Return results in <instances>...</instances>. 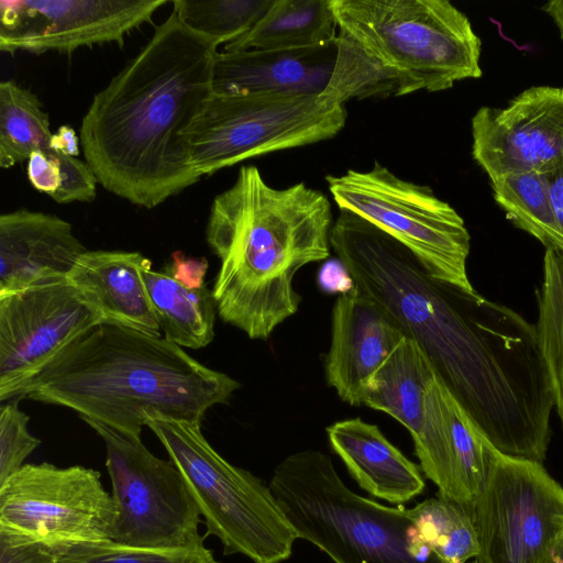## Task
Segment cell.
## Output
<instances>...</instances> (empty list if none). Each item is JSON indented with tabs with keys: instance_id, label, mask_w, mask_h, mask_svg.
Wrapping results in <instances>:
<instances>
[{
	"instance_id": "obj_1",
	"label": "cell",
	"mask_w": 563,
	"mask_h": 563,
	"mask_svg": "<svg viewBox=\"0 0 563 563\" xmlns=\"http://www.w3.org/2000/svg\"><path fill=\"white\" fill-rule=\"evenodd\" d=\"M330 245L354 285L420 345L484 434L510 429L538 404L548 372L534 324L432 277L410 250L350 211L340 210Z\"/></svg>"
},
{
	"instance_id": "obj_2",
	"label": "cell",
	"mask_w": 563,
	"mask_h": 563,
	"mask_svg": "<svg viewBox=\"0 0 563 563\" xmlns=\"http://www.w3.org/2000/svg\"><path fill=\"white\" fill-rule=\"evenodd\" d=\"M218 46L172 11L95 95L79 139L86 163L104 189L152 209L200 179L187 132L212 95Z\"/></svg>"
},
{
	"instance_id": "obj_3",
	"label": "cell",
	"mask_w": 563,
	"mask_h": 563,
	"mask_svg": "<svg viewBox=\"0 0 563 563\" xmlns=\"http://www.w3.org/2000/svg\"><path fill=\"white\" fill-rule=\"evenodd\" d=\"M331 229L323 192L305 183L277 189L256 166H242L214 197L206 228L220 261L211 290L220 318L251 339H268L298 311V271L329 257Z\"/></svg>"
},
{
	"instance_id": "obj_4",
	"label": "cell",
	"mask_w": 563,
	"mask_h": 563,
	"mask_svg": "<svg viewBox=\"0 0 563 563\" xmlns=\"http://www.w3.org/2000/svg\"><path fill=\"white\" fill-rule=\"evenodd\" d=\"M240 386L165 336L103 323L63 351L21 398L141 437L145 413L201 422Z\"/></svg>"
},
{
	"instance_id": "obj_5",
	"label": "cell",
	"mask_w": 563,
	"mask_h": 563,
	"mask_svg": "<svg viewBox=\"0 0 563 563\" xmlns=\"http://www.w3.org/2000/svg\"><path fill=\"white\" fill-rule=\"evenodd\" d=\"M338 33L332 77L319 99L438 92L479 78L482 43L448 0H330Z\"/></svg>"
},
{
	"instance_id": "obj_6",
	"label": "cell",
	"mask_w": 563,
	"mask_h": 563,
	"mask_svg": "<svg viewBox=\"0 0 563 563\" xmlns=\"http://www.w3.org/2000/svg\"><path fill=\"white\" fill-rule=\"evenodd\" d=\"M268 486L298 539L334 563H440L407 516L350 489L319 450L289 454Z\"/></svg>"
},
{
	"instance_id": "obj_7",
	"label": "cell",
	"mask_w": 563,
	"mask_h": 563,
	"mask_svg": "<svg viewBox=\"0 0 563 563\" xmlns=\"http://www.w3.org/2000/svg\"><path fill=\"white\" fill-rule=\"evenodd\" d=\"M147 426L183 474L206 525L224 555L253 563H282L290 558L296 532L268 484L220 455L207 441L201 422L145 413Z\"/></svg>"
},
{
	"instance_id": "obj_8",
	"label": "cell",
	"mask_w": 563,
	"mask_h": 563,
	"mask_svg": "<svg viewBox=\"0 0 563 563\" xmlns=\"http://www.w3.org/2000/svg\"><path fill=\"white\" fill-rule=\"evenodd\" d=\"M347 119L345 106L319 96L212 93L187 132L199 177L258 155L330 140Z\"/></svg>"
},
{
	"instance_id": "obj_9",
	"label": "cell",
	"mask_w": 563,
	"mask_h": 563,
	"mask_svg": "<svg viewBox=\"0 0 563 563\" xmlns=\"http://www.w3.org/2000/svg\"><path fill=\"white\" fill-rule=\"evenodd\" d=\"M340 210L385 231L420 261L429 274L465 291L471 236L463 218L430 187L405 180L374 162L366 172L325 177Z\"/></svg>"
},
{
	"instance_id": "obj_10",
	"label": "cell",
	"mask_w": 563,
	"mask_h": 563,
	"mask_svg": "<svg viewBox=\"0 0 563 563\" xmlns=\"http://www.w3.org/2000/svg\"><path fill=\"white\" fill-rule=\"evenodd\" d=\"M103 440L118 515L111 541L135 548L199 542V509L178 467L151 453L141 437L82 419Z\"/></svg>"
},
{
	"instance_id": "obj_11",
	"label": "cell",
	"mask_w": 563,
	"mask_h": 563,
	"mask_svg": "<svg viewBox=\"0 0 563 563\" xmlns=\"http://www.w3.org/2000/svg\"><path fill=\"white\" fill-rule=\"evenodd\" d=\"M118 508L100 473L24 464L0 485V532L48 547L111 539Z\"/></svg>"
},
{
	"instance_id": "obj_12",
	"label": "cell",
	"mask_w": 563,
	"mask_h": 563,
	"mask_svg": "<svg viewBox=\"0 0 563 563\" xmlns=\"http://www.w3.org/2000/svg\"><path fill=\"white\" fill-rule=\"evenodd\" d=\"M471 512L476 563H543L563 532V487L542 463L498 453Z\"/></svg>"
},
{
	"instance_id": "obj_13",
	"label": "cell",
	"mask_w": 563,
	"mask_h": 563,
	"mask_svg": "<svg viewBox=\"0 0 563 563\" xmlns=\"http://www.w3.org/2000/svg\"><path fill=\"white\" fill-rule=\"evenodd\" d=\"M102 317L67 279L0 297V400L27 386Z\"/></svg>"
},
{
	"instance_id": "obj_14",
	"label": "cell",
	"mask_w": 563,
	"mask_h": 563,
	"mask_svg": "<svg viewBox=\"0 0 563 563\" xmlns=\"http://www.w3.org/2000/svg\"><path fill=\"white\" fill-rule=\"evenodd\" d=\"M166 0H1L0 49L71 54L114 43L152 21Z\"/></svg>"
},
{
	"instance_id": "obj_15",
	"label": "cell",
	"mask_w": 563,
	"mask_h": 563,
	"mask_svg": "<svg viewBox=\"0 0 563 563\" xmlns=\"http://www.w3.org/2000/svg\"><path fill=\"white\" fill-rule=\"evenodd\" d=\"M472 140L473 158L489 179L554 170L563 164V88L530 87L504 108H479Z\"/></svg>"
},
{
	"instance_id": "obj_16",
	"label": "cell",
	"mask_w": 563,
	"mask_h": 563,
	"mask_svg": "<svg viewBox=\"0 0 563 563\" xmlns=\"http://www.w3.org/2000/svg\"><path fill=\"white\" fill-rule=\"evenodd\" d=\"M412 441L419 466L438 494L449 499L467 495L473 505L499 452L438 374L426 390L422 424Z\"/></svg>"
},
{
	"instance_id": "obj_17",
	"label": "cell",
	"mask_w": 563,
	"mask_h": 563,
	"mask_svg": "<svg viewBox=\"0 0 563 563\" xmlns=\"http://www.w3.org/2000/svg\"><path fill=\"white\" fill-rule=\"evenodd\" d=\"M406 338L386 310L354 285L332 307L330 347L324 360L328 385L342 401L363 406L365 383Z\"/></svg>"
},
{
	"instance_id": "obj_18",
	"label": "cell",
	"mask_w": 563,
	"mask_h": 563,
	"mask_svg": "<svg viewBox=\"0 0 563 563\" xmlns=\"http://www.w3.org/2000/svg\"><path fill=\"white\" fill-rule=\"evenodd\" d=\"M86 251L66 220L19 209L0 216V297L67 279Z\"/></svg>"
},
{
	"instance_id": "obj_19",
	"label": "cell",
	"mask_w": 563,
	"mask_h": 563,
	"mask_svg": "<svg viewBox=\"0 0 563 563\" xmlns=\"http://www.w3.org/2000/svg\"><path fill=\"white\" fill-rule=\"evenodd\" d=\"M336 55L338 38L299 49L218 53L212 93L320 96L330 82Z\"/></svg>"
},
{
	"instance_id": "obj_20",
	"label": "cell",
	"mask_w": 563,
	"mask_h": 563,
	"mask_svg": "<svg viewBox=\"0 0 563 563\" xmlns=\"http://www.w3.org/2000/svg\"><path fill=\"white\" fill-rule=\"evenodd\" d=\"M150 264L140 252L86 250L67 280L97 309L104 324L158 336L161 328L143 279Z\"/></svg>"
},
{
	"instance_id": "obj_21",
	"label": "cell",
	"mask_w": 563,
	"mask_h": 563,
	"mask_svg": "<svg viewBox=\"0 0 563 563\" xmlns=\"http://www.w3.org/2000/svg\"><path fill=\"white\" fill-rule=\"evenodd\" d=\"M333 452L351 477L371 496L401 506L426 488L423 473L396 448L376 424L361 418L327 427Z\"/></svg>"
},
{
	"instance_id": "obj_22",
	"label": "cell",
	"mask_w": 563,
	"mask_h": 563,
	"mask_svg": "<svg viewBox=\"0 0 563 563\" xmlns=\"http://www.w3.org/2000/svg\"><path fill=\"white\" fill-rule=\"evenodd\" d=\"M435 375L424 351L407 336L365 383L362 405L391 416L413 438L422 424L426 390Z\"/></svg>"
},
{
	"instance_id": "obj_23",
	"label": "cell",
	"mask_w": 563,
	"mask_h": 563,
	"mask_svg": "<svg viewBox=\"0 0 563 563\" xmlns=\"http://www.w3.org/2000/svg\"><path fill=\"white\" fill-rule=\"evenodd\" d=\"M336 29L330 0H273L246 33L224 45V52L321 46L336 38Z\"/></svg>"
},
{
	"instance_id": "obj_24",
	"label": "cell",
	"mask_w": 563,
	"mask_h": 563,
	"mask_svg": "<svg viewBox=\"0 0 563 563\" xmlns=\"http://www.w3.org/2000/svg\"><path fill=\"white\" fill-rule=\"evenodd\" d=\"M143 279L156 320L168 341L196 350L212 342L218 311L207 286L187 288L166 271H153L152 264L143 269Z\"/></svg>"
},
{
	"instance_id": "obj_25",
	"label": "cell",
	"mask_w": 563,
	"mask_h": 563,
	"mask_svg": "<svg viewBox=\"0 0 563 563\" xmlns=\"http://www.w3.org/2000/svg\"><path fill=\"white\" fill-rule=\"evenodd\" d=\"M490 187L496 203L516 227L539 240L545 250L563 251L547 174H507L490 179Z\"/></svg>"
},
{
	"instance_id": "obj_26",
	"label": "cell",
	"mask_w": 563,
	"mask_h": 563,
	"mask_svg": "<svg viewBox=\"0 0 563 563\" xmlns=\"http://www.w3.org/2000/svg\"><path fill=\"white\" fill-rule=\"evenodd\" d=\"M49 118L38 98L14 80L0 82V167L11 168L48 151Z\"/></svg>"
},
{
	"instance_id": "obj_27",
	"label": "cell",
	"mask_w": 563,
	"mask_h": 563,
	"mask_svg": "<svg viewBox=\"0 0 563 563\" xmlns=\"http://www.w3.org/2000/svg\"><path fill=\"white\" fill-rule=\"evenodd\" d=\"M407 516L440 563H459L479 554L471 509L439 495L407 508Z\"/></svg>"
},
{
	"instance_id": "obj_28",
	"label": "cell",
	"mask_w": 563,
	"mask_h": 563,
	"mask_svg": "<svg viewBox=\"0 0 563 563\" xmlns=\"http://www.w3.org/2000/svg\"><path fill=\"white\" fill-rule=\"evenodd\" d=\"M536 327L563 428V251L545 250Z\"/></svg>"
},
{
	"instance_id": "obj_29",
	"label": "cell",
	"mask_w": 563,
	"mask_h": 563,
	"mask_svg": "<svg viewBox=\"0 0 563 563\" xmlns=\"http://www.w3.org/2000/svg\"><path fill=\"white\" fill-rule=\"evenodd\" d=\"M273 0H173V12L191 31L214 41L230 43L246 33Z\"/></svg>"
},
{
	"instance_id": "obj_30",
	"label": "cell",
	"mask_w": 563,
	"mask_h": 563,
	"mask_svg": "<svg viewBox=\"0 0 563 563\" xmlns=\"http://www.w3.org/2000/svg\"><path fill=\"white\" fill-rule=\"evenodd\" d=\"M58 563H221L205 539L183 547L135 548L111 540L51 547Z\"/></svg>"
},
{
	"instance_id": "obj_31",
	"label": "cell",
	"mask_w": 563,
	"mask_h": 563,
	"mask_svg": "<svg viewBox=\"0 0 563 563\" xmlns=\"http://www.w3.org/2000/svg\"><path fill=\"white\" fill-rule=\"evenodd\" d=\"M29 416L18 400L0 407V485L24 465L25 459L41 444L29 431Z\"/></svg>"
},
{
	"instance_id": "obj_32",
	"label": "cell",
	"mask_w": 563,
	"mask_h": 563,
	"mask_svg": "<svg viewBox=\"0 0 563 563\" xmlns=\"http://www.w3.org/2000/svg\"><path fill=\"white\" fill-rule=\"evenodd\" d=\"M56 154L60 184L51 198L57 203L93 201L97 197L98 179L90 166L77 157Z\"/></svg>"
},
{
	"instance_id": "obj_33",
	"label": "cell",
	"mask_w": 563,
	"mask_h": 563,
	"mask_svg": "<svg viewBox=\"0 0 563 563\" xmlns=\"http://www.w3.org/2000/svg\"><path fill=\"white\" fill-rule=\"evenodd\" d=\"M0 563L58 562L51 547L0 532Z\"/></svg>"
},
{
	"instance_id": "obj_34",
	"label": "cell",
	"mask_w": 563,
	"mask_h": 563,
	"mask_svg": "<svg viewBox=\"0 0 563 563\" xmlns=\"http://www.w3.org/2000/svg\"><path fill=\"white\" fill-rule=\"evenodd\" d=\"M26 174L36 190L51 197L60 184L57 154L52 150L33 152L27 159Z\"/></svg>"
},
{
	"instance_id": "obj_35",
	"label": "cell",
	"mask_w": 563,
	"mask_h": 563,
	"mask_svg": "<svg viewBox=\"0 0 563 563\" xmlns=\"http://www.w3.org/2000/svg\"><path fill=\"white\" fill-rule=\"evenodd\" d=\"M208 271L206 257H191L180 251L172 255V263L166 272L179 284L190 289L205 287V277Z\"/></svg>"
},
{
	"instance_id": "obj_36",
	"label": "cell",
	"mask_w": 563,
	"mask_h": 563,
	"mask_svg": "<svg viewBox=\"0 0 563 563\" xmlns=\"http://www.w3.org/2000/svg\"><path fill=\"white\" fill-rule=\"evenodd\" d=\"M318 282L323 290L340 295L354 287L350 274L340 261L327 263L319 272Z\"/></svg>"
},
{
	"instance_id": "obj_37",
	"label": "cell",
	"mask_w": 563,
	"mask_h": 563,
	"mask_svg": "<svg viewBox=\"0 0 563 563\" xmlns=\"http://www.w3.org/2000/svg\"><path fill=\"white\" fill-rule=\"evenodd\" d=\"M79 144L81 143L76 131L69 125H62L52 134L49 150L58 154L77 157L80 153Z\"/></svg>"
},
{
	"instance_id": "obj_38",
	"label": "cell",
	"mask_w": 563,
	"mask_h": 563,
	"mask_svg": "<svg viewBox=\"0 0 563 563\" xmlns=\"http://www.w3.org/2000/svg\"><path fill=\"white\" fill-rule=\"evenodd\" d=\"M547 177L554 216L563 234V164L548 173Z\"/></svg>"
},
{
	"instance_id": "obj_39",
	"label": "cell",
	"mask_w": 563,
	"mask_h": 563,
	"mask_svg": "<svg viewBox=\"0 0 563 563\" xmlns=\"http://www.w3.org/2000/svg\"><path fill=\"white\" fill-rule=\"evenodd\" d=\"M542 10L553 20L563 40V0H551L542 7Z\"/></svg>"
},
{
	"instance_id": "obj_40",
	"label": "cell",
	"mask_w": 563,
	"mask_h": 563,
	"mask_svg": "<svg viewBox=\"0 0 563 563\" xmlns=\"http://www.w3.org/2000/svg\"><path fill=\"white\" fill-rule=\"evenodd\" d=\"M543 563H563V532L555 541Z\"/></svg>"
},
{
	"instance_id": "obj_41",
	"label": "cell",
	"mask_w": 563,
	"mask_h": 563,
	"mask_svg": "<svg viewBox=\"0 0 563 563\" xmlns=\"http://www.w3.org/2000/svg\"><path fill=\"white\" fill-rule=\"evenodd\" d=\"M459 563H468V562H459Z\"/></svg>"
},
{
	"instance_id": "obj_42",
	"label": "cell",
	"mask_w": 563,
	"mask_h": 563,
	"mask_svg": "<svg viewBox=\"0 0 563 563\" xmlns=\"http://www.w3.org/2000/svg\"><path fill=\"white\" fill-rule=\"evenodd\" d=\"M476 563V562H475Z\"/></svg>"
}]
</instances>
